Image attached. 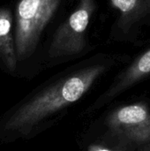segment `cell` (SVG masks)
Instances as JSON below:
<instances>
[{
  "mask_svg": "<svg viewBox=\"0 0 150 151\" xmlns=\"http://www.w3.org/2000/svg\"><path fill=\"white\" fill-rule=\"evenodd\" d=\"M95 56L51 76L0 115V147L34 139L57 127L108 71Z\"/></svg>",
  "mask_w": 150,
  "mask_h": 151,
  "instance_id": "6da1fadb",
  "label": "cell"
},
{
  "mask_svg": "<svg viewBox=\"0 0 150 151\" xmlns=\"http://www.w3.org/2000/svg\"><path fill=\"white\" fill-rule=\"evenodd\" d=\"M68 0H17L13 9L15 50L20 68L34 62V73L41 57V43L50 25L61 13Z\"/></svg>",
  "mask_w": 150,
  "mask_h": 151,
  "instance_id": "7a4b0ae2",
  "label": "cell"
},
{
  "mask_svg": "<svg viewBox=\"0 0 150 151\" xmlns=\"http://www.w3.org/2000/svg\"><path fill=\"white\" fill-rule=\"evenodd\" d=\"M95 7V0H76L42 50L36 73L80 58L91 50L87 30Z\"/></svg>",
  "mask_w": 150,
  "mask_h": 151,
  "instance_id": "3957f363",
  "label": "cell"
},
{
  "mask_svg": "<svg viewBox=\"0 0 150 151\" xmlns=\"http://www.w3.org/2000/svg\"><path fill=\"white\" fill-rule=\"evenodd\" d=\"M101 134L121 151H150V111L144 104H133L111 111Z\"/></svg>",
  "mask_w": 150,
  "mask_h": 151,
  "instance_id": "277c9868",
  "label": "cell"
},
{
  "mask_svg": "<svg viewBox=\"0 0 150 151\" xmlns=\"http://www.w3.org/2000/svg\"><path fill=\"white\" fill-rule=\"evenodd\" d=\"M0 67L9 75L15 77L19 74L13 12L10 6L4 4H0Z\"/></svg>",
  "mask_w": 150,
  "mask_h": 151,
  "instance_id": "5b68a950",
  "label": "cell"
},
{
  "mask_svg": "<svg viewBox=\"0 0 150 151\" xmlns=\"http://www.w3.org/2000/svg\"><path fill=\"white\" fill-rule=\"evenodd\" d=\"M77 143L80 151H121L102 135L94 137L88 133L81 134Z\"/></svg>",
  "mask_w": 150,
  "mask_h": 151,
  "instance_id": "8992f818",
  "label": "cell"
},
{
  "mask_svg": "<svg viewBox=\"0 0 150 151\" xmlns=\"http://www.w3.org/2000/svg\"><path fill=\"white\" fill-rule=\"evenodd\" d=\"M111 2L115 8L123 13L132 11L136 4V0H111Z\"/></svg>",
  "mask_w": 150,
  "mask_h": 151,
  "instance_id": "52a82bcc",
  "label": "cell"
}]
</instances>
